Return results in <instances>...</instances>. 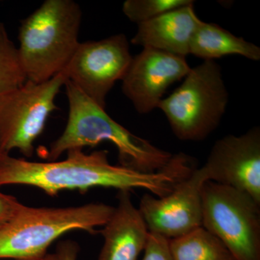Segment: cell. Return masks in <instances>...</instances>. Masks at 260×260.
<instances>
[{
    "mask_svg": "<svg viewBox=\"0 0 260 260\" xmlns=\"http://www.w3.org/2000/svg\"><path fill=\"white\" fill-rule=\"evenodd\" d=\"M67 153L63 160L35 162L0 153V186H35L52 197L61 191L85 192L98 186L119 191L143 189L162 198L192 172L190 160L182 153L173 155L167 167L153 173L112 165L107 150L85 153L82 149H75Z\"/></svg>",
    "mask_w": 260,
    "mask_h": 260,
    "instance_id": "cell-1",
    "label": "cell"
},
{
    "mask_svg": "<svg viewBox=\"0 0 260 260\" xmlns=\"http://www.w3.org/2000/svg\"><path fill=\"white\" fill-rule=\"evenodd\" d=\"M69 103L68 123L62 134L49 146L46 158L57 160L65 152L109 142L118 150L119 165L138 172L153 173L164 169L173 154L155 146L116 122L70 80L64 84Z\"/></svg>",
    "mask_w": 260,
    "mask_h": 260,
    "instance_id": "cell-2",
    "label": "cell"
},
{
    "mask_svg": "<svg viewBox=\"0 0 260 260\" xmlns=\"http://www.w3.org/2000/svg\"><path fill=\"white\" fill-rule=\"evenodd\" d=\"M82 17L73 0H46L22 20L18 49L27 80L41 83L64 71L80 44Z\"/></svg>",
    "mask_w": 260,
    "mask_h": 260,
    "instance_id": "cell-3",
    "label": "cell"
},
{
    "mask_svg": "<svg viewBox=\"0 0 260 260\" xmlns=\"http://www.w3.org/2000/svg\"><path fill=\"white\" fill-rule=\"evenodd\" d=\"M115 207L90 203L66 208L22 205L0 231V259L42 260L56 239L72 231L95 234L111 218Z\"/></svg>",
    "mask_w": 260,
    "mask_h": 260,
    "instance_id": "cell-4",
    "label": "cell"
},
{
    "mask_svg": "<svg viewBox=\"0 0 260 260\" xmlns=\"http://www.w3.org/2000/svg\"><path fill=\"white\" fill-rule=\"evenodd\" d=\"M228 103L229 92L220 65L205 60L191 68L180 86L164 98L158 108L178 139L201 141L218 127Z\"/></svg>",
    "mask_w": 260,
    "mask_h": 260,
    "instance_id": "cell-5",
    "label": "cell"
},
{
    "mask_svg": "<svg viewBox=\"0 0 260 260\" xmlns=\"http://www.w3.org/2000/svg\"><path fill=\"white\" fill-rule=\"evenodd\" d=\"M202 198L203 227L234 260H260V204L242 191L210 181Z\"/></svg>",
    "mask_w": 260,
    "mask_h": 260,
    "instance_id": "cell-6",
    "label": "cell"
},
{
    "mask_svg": "<svg viewBox=\"0 0 260 260\" xmlns=\"http://www.w3.org/2000/svg\"><path fill=\"white\" fill-rule=\"evenodd\" d=\"M68 80L66 71L41 83L26 80L20 88L0 97V153L18 150L30 158L34 143L56 109L55 99Z\"/></svg>",
    "mask_w": 260,
    "mask_h": 260,
    "instance_id": "cell-7",
    "label": "cell"
},
{
    "mask_svg": "<svg viewBox=\"0 0 260 260\" xmlns=\"http://www.w3.org/2000/svg\"><path fill=\"white\" fill-rule=\"evenodd\" d=\"M133 57L126 36L116 34L96 42H80L64 70L68 80L105 109L108 93L125 76Z\"/></svg>",
    "mask_w": 260,
    "mask_h": 260,
    "instance_id": "cell-8",
    "label": "cell"
},
{
    "mask_svg": "<svg viewBox=\"0 0 260 260\" xmlns=\"http://www.w3.org/2000/svg\"><path fill=\"white\" fill-rule=\"evenodd\" d=\"M206 181L203 171L196 168L169 194H145L138 210L149 232L172 239L203 226L202 191Z\"/></svg>",
    "mask_w": 260,
    "mask_h": 260,
    "instance_id": "cell-9",
    "label": "cell"
},
{
    "mask_svg": "<svg viewBox=\"0 0 260 260\" xmlns=\"http://www.w3.org/2000/svg\"><path fill=\"white\" fill-rule=\"evenodd\" d=\"M207 181L231 186L260 204V129L239 136L226 135L215 142L200 167Z\"/></svg>",
    "mask_w": 260,
    "mask_h": 260,
    "instance_id": "cell-10",
    "label": "cell"
},
{
    "mask_svg": "<svg viewBox=\"0 0 260 260\" xmlns=\"http://www.w3.org/2000/svg\"><path fill=\"white\" fill-rule=\"evenodd\" d=\"M190 70L184 56L143 48L133 56L121 89L137 112L148 114L158 108L169 87L185 78Z\"/></svg>",
    "mask_w": 260,
    "mask_h": 260,
    "instance_id": "cell-11",
    "label": "cell"
},
{
    "mask_svg": "<svg viewBox=\"0 0 260 260\" xmlns=\"http://www.w3.org/2000/svg\"><path fill=\"white\" fill-rule=\"evenodd\" d=\"M100 232L104 242L97 260H138L149 231L129 191H119L117 206Z\"/></svg>",
    "mask_w": 260,
    "mask_h": 260,
    "instance_id": "cell-12",
    "label": "cell"
},
{
    "mask_svg": "<svg viewBox=\"0 0 260 260\" xmlns=\"http://www.w3.org/2000/svg\"><path fill=\"white\" fill-rule=\"evenodd\" d=\"M202 21L195 13L194 4L181 7L138 24L131 43L186 57L189 54L191 39Z\"/></svg>",
    "mask_w": 260,
    "mask_h": 260,
    "instance_id": "cell-13",
    "label": "cell"
},
{
    "mask_svg": "<svg viewBox=\"0 0 260 260\" xmlns=\"http://www.w3.org/2000/svg\"><path fill=\"white\" fill-rule=\"evenodd\" d=\"M205 60L229 55H240L253 61L260 59V48L238 37L215 23L202 21L189 46V54Z\"/></svg>",
    "mask_w": 260,
    "mask_h": 260,
    "instance_id": "cell-14",
    "label": "cell"
},
{
    "mask_svg": "<svg viewBox=\"0 0 260 260\" xmlns=\"http://www.w3.org/2000/svg\"><path fill=\"white\" fill-rule=\"evenodd\" d=\"M173 260H234L220 240L203 226L169 239Z\"/></svg>",
    "mask_w": 260,
    "mask_h": 260,
    "instance_id": "cell-15",
    "label": "cell"
},
{
    "mask_svg": "<svg viewBox=\"0 0 260 260\" xmlns=\"http://www.w3.org/2000/svg\"><path fill=\"white\" fill-rule=\"evenodd\" d=\"M26 80L18 47L0 22V97L20 88Z\"/></svg>",
    "mask_w": 260,
    "mask_h": 260,
    "instance_id": "cell-16",
    "label": "cell"
},
{
    "mask_svg": "<svg viewBox=\"0 0 260 260\" xmlns=\"http://www.w3.org/2000/svg\"><path fill=\"white\" fill-rule=\"evenodd\" d=\"M194 3L192 0H126L122 11L130 21L139 24Z\"/></svg>",
    "mask_w": 260,
    "mask_h": 260,
    "instance_id": "cell-17",
    "label": "cell"
},
{
    "mask_svg": "<svg viewBox=\"0 0 260 260\" xmlns=\"http://www.w3.org/2000/svg\"><path fill=\"white\" fill-rule=\"evenodd\" d=\"M142 260H173L169 249V239L149 232Z\"/></svg>",
    "mask_w": 260,
    "mask_h": 260,
    "instance_id": "cell-18",
    "label": "cell"
},
{
    "mask_svg": "<svg viewBox=\"0 0 260 260\" xmlns=\"http://www.w3.org/2000/svg\"><path fill=\"white\" fill-rule=\"evenodd\" d=\"M22 205L15 197L0 191V231L16 215Z\"/></svg>",
    "mask_w": 260,
    "mask_h": 260,
    "instance_id": "cell-19",
    "label": "cell"
},
{
    "mask_svg": "<svg viewBox=\"0 0 260 260\" xmlns=\"http://www.w3.org/2000/svg\"><path fill=\"white\" fill-rule=\"evenodd\" d=\"M79 246L73 241H65L58 244L55 254L58 260H78Z\"/></svg>",
    "mask_w": 260,
    "mask_h": 260,
    "instance_id": "cell-20",
    "label": "cell"
},
{
    "mask_svg": "<svg viewBox=\"0 0 260 260\" xmlns=\"http://www.w3.org/2000/svg\"><path fill=\"white\" fill-rule=\"evenodd\" d=\"M42 260H58V258L56 254H47Z\"/></svg>",
    "mask_w": 260,
    "mask_h": 260,
    "instance_id": "cell-21",
    "label": "cell"
}]
</instances>
